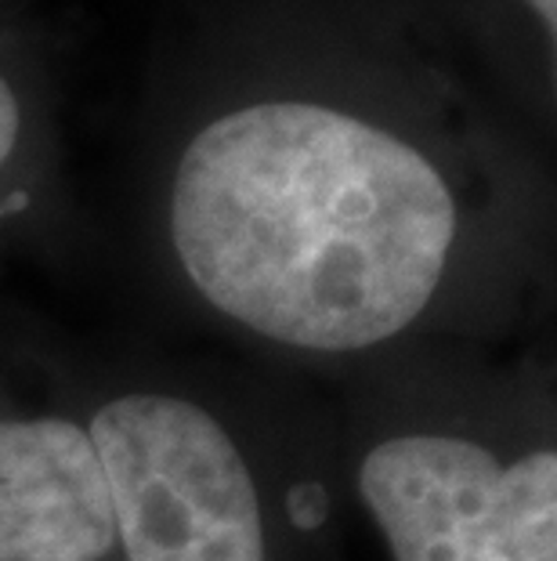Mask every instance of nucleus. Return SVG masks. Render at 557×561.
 I'll return each mask as SVG.
<instances>
[{
  "label": "nucleus",
  "mask_w": 557,
  "mask_h": 561,
  "mask_svg": "<svg viewBox=\"0 0 557 561\" xmlns=\"http://www.w3.org/2000/svg\"><path fill=\"white\" fill-rule=\"evenodd\" d=\"M8 333L98 449L120 561H348L334 405L307 380L77 344L15 312Z\"/></svg>",
  "instance_id": "2"
},
{
  "label": "nucleus",
  "mask_w": 557,
  "mask_h": 561,
  "mask_svg": "<svg viewBox=\"0 0 557 561\" xmlns=\"http://www.w3.org/2000/svg\"><path fill=\"white\" fill-rule=\"evenodd\" d=\"M529 11L532 30L539 33V41L547 44V55L554 58V41H557V0H521Z\"/></svg>",
  "instance_id": "6"
},
{
  "label": "nucleus",
  "mask_w": 557,
  "mask_h": 561,
  "mask_svg": "<svg viewBox=\"0 0 557 561\" xmlns=\"http://www.w3.org/2000/svg\"><path fill=\"white\" fill-rule=\"evenodd\" d=\"M141 261L188 333L334 385L423 344L539 330L550 185L521 127L438 62L257 47L160 113Z\"/></svg>",
  "instance_id": "1"
},
{
  "label": "nucleus",
  "mask_w": 557,
  "mask_h": 561,
  "mask_svg": "<svg viewBox=\"0 0 557 561\" xmlns=\"http://www.w3.org/2000/svg\"><path fill=\"white\" fill-rule=\"evenodd\" d=\"M0 561H120L98 449L11 344L0 308Z\"/></svg>",
  "instance_id": "4"
},
{
  "label": "nucleus",
  "mask_w": 557,
  "mask_h": 561,
  "mask_svg": "<svg viewBox=\"0 0 557 561\" xmlns=\"http://www.w3.org/2000/svg\"><path fill=\"white\" fill-rule=\"evenodd\" d=\"M329 405L391 561H557V377L536 341L387 355Z\"/></svg>",
  "instance_id": "3"
},
{
  "label": "nucleus",
  "mask_w": 557,
  "mask_h": 561,
  "mask_svg": "<svg viewBox=\"0 0 557 561\" xmlns=\"http://www.w3.org/2000/svg\"><path fill=\"white\" fill-rule=\"evenodd\" d=\"M58 152L40 77L0 47V250L47 243L58 225Z\"/></svg>",
  "instance_id": "5"
}]
</instances>
